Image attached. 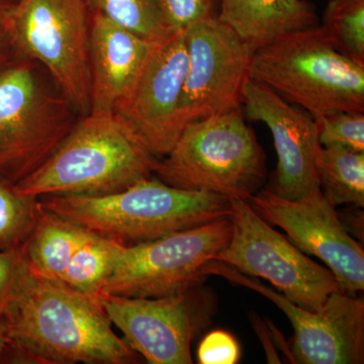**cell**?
I'll return each instance as SVG.
<instances>
[{
    "label": "cell",
    "mask_w": 364,
    "mask_h": 364,
    "mask_svg": "<svg viewBox=\"0 0 364 364\" xmlns=\"http://www.w3.org/2000/svg\"><path fill=\"white\" fill-rule=\"evenodd\" d=\"M6 350L25 363L135 364L136 353L112 329L98 299L35 274L21 262L0 309Z\"/></svg>",
    "instance_id": "6da1fadb"
},
{
    "label": "cell",
    "mask_w": 364,
    "mask_h": 364,
    "mask_svg": "<svg viewBox=\"0 0 364 364\" xmlns=\"http://www.w3.org/2000/svg\"><path fill=\"white\" fill-rule=\"evenodd\" d=\"M153 156L117 114L80 117L51 156L14 183L20 195L105 196L154 174Z\"/></svg>",
    "instance_id": "7a4b0ae2"
},
{
    "label": "cell",
    "mask_w": 364,
    "mask_h": 364,
    "mask_svg": "<svg viewBox=\"0 0 364 364\" xmlns=\"http://www.w3.org/2000/svg\"><path fill=\"white\" fill-rule=\"evenodd\" d=\"M39 200L59 217L124 245L155 240L231 214L227 196L173 188L153 176L109 195Z\"/></svg>",
    "instance_id": "3957f363"
},
{
    "label": "cell",
    "mask_w": 364,
    "mask_h": 364,
    "mask_svg": "<svg viewBox=\"0 0 364 364\" xmlns=\"http://www.w3.org/2000/svg\"><path fill=\"white\" fill-rule=\"evenodd\" d=\"M249 77L313 117L364 112V66L338 51L322 26L287 33L256 49Z\"/></svg>",
    "instance_id": "277c9868"
},
{
    "label": "cell",
    "mask_w": 364,
    "mask_h": 364,
    "mask_svg": "<svg viewBox=\"0 0 364 364\" xmlns=\"http://www.w3.org/2000/svg\"><path fill=\"white\" fill-rule=\"evenodd\" d=\"M154 174L173 188L246 200L264 183L267 166L239 107L186 124Z\"/></svg>",
    "instance_id": "5b68a950"
},
{
    "label": "cell",
    "mask_w": 364,
    "mask_h": 364,
    "mask_svg": "<svg viewBox=\"0 0 364 364\" xmlns=\"http://www.w3.org/2000/svg\"><path fill=\"white\" fill-rule=\"evenodd\" d=\"M79 117L39 63L14 57L0 71V176L16 183L30 176Z\"/></svg>",
    "instance_id": "8992f818"
},
{
    "label": "cell",
    "mask_w": 364,
    "mask_h": 364,
    "mask_svg": "<svg viewBox=\"0 0 364 364\" xmlns=\"http://www.w3.org/2000/svg\"><path fill=\"white\" fill-rule=\"evenodd\" d=\"M90 23L86 0H21L7 26L16 54L39 63L80 117L90 112Z\"/></svg>",
    "instance_id": "52a82bcc"
},
{
    "label": "cell",
    "mask_w": 364,
    "mask_h": 364,
    "mask_svg": "<svg viewBox=\"0 0 364 364\" xmlns=\"http://www.w3.org/2000/svg\"><path fill=\"white\" fill-rule=\"evenodd\" d=\"M230 200L231 238L213 261L268 280L287 299L313 312L323 308L330 294L342 291L331 270L272 229L245 200Z\"/></svg>",
    "instance_id": "ba28073f"
},
{
    "label": "cell",
    "mask_w": 364,
    "mask_h": 364,
    "mask_svg": "<svg viewBox=\"0 0 364 364\" xmlns=\"http://www.w3.org/2000/svg\"><path fill=\"white\" fill-rule=\"evenodd\" d=\"M229 218L135 245H124L102 294L163 298L188 291L231 238Z\"/></svg>",
    "instance_id": "9c48e42d"
},
{
    "label": "cell",
    "mask_w": 364,
    "mask_h": 364,
    "mask_svg": "<svg viewBox=\"0 0 364 364\" xmlns=\"http://www.w3.org/2000/svg\"><path fill=\"white\" fill-rule=\"evenodd\" d=\"M219 275L273 301L291 321L294 340L289 358L301 364L364 363V301L342 291L330 294L318 311H309L226 263L210 261L203 275Z\"/></svg>",
    "instance_id": "30bf717a"
},
{
    "label": "cell",
    "mask_w": 364,
    "mask_h": 364,
    "mask_svg": "<svg viewBox=\"0 0 364 364\" xmlns=\"http://www.w3.org/2000/svg\"><path fill=\"white\" fill-rule=\"evenodd\" d=\"M188 68L179 102L182 127L242 105L254 50L218 18L184 30Z\"/></svg>",
    "instance_id": "8fae6325"
},
{
    "label": "cell",
    "mask_w": 364,
    "mask_h": 364,
    "mask_svg": "<svg viewBox=\"0 0 364 364\" xmlns=\"http://www.w3.org/2000/svg\"><path fill=\"white\" fill-rule=\"evenodd\" d=\"M193 287L163 298L102 294L100 301L112 324L148 363L191 364V343L210 312L207 296Z\"/></svg>",
    "instance_id": "7c38bea8"
},
{
    "label": "cell",
    "mask_w": 364,
    "mask_h": 364,
    "mask_svg": "<svg viewBox=\"0 0 364 364\" xmlns=\"http://www.w3.org/2000/svg\"><path fill=\"white\" fill-rule=\"evenodd\" d=\"M246 202L265 221L284 230L299 250L326 263L342 293L355 296L363 291V249L321 191L293 200L267 188L249 196Z\"/></svg>",
    "instance_id": "4fadbf2b"
},
{
    "label": "cell",
    "mask_w": 364,
    "mask_h": 364,
    "mask_svg": "<svg viewBox=\"0 0 364 364\" xmlns=\"http://www.w3.org/2000/svg\"><path fill=\"white\" fill-rule=\"evenodd\" d=\"M188 68L184 31H171L154 43L130 97L117 112L156 158L168 154L183 130L178 107Z\"/></svg>",
    "instance_id": "5bb4252c"
},
{
    "label": "cell",
    "mask_w": 364,
    "mask_h": 364,
    "mask_svg": "<svg viewBox=\"0 0 364 364\" xmlns=\"http://www.w3.org/2000/svg\"><path fill=\"white\" fill-rule=\"evenodd\" d=\"M242 105L246 116L267 124L273 136L277 166L268 189L293 200L320 193L316 162L321 144L313 117L251 77L244 83Z\"/></svg>",
    "instance_id": "9a60e30c"
},
{
    "label": "cell",
    "mask_w": 364,
    "mask_h": 364,
    "mask_svg": "<svg viewBox=\"0 0 364 364\" xmlns=\"http://www.w3.org/2000/svg\"><path fill=\"white\" fill-rule=\"evenodd\" d=\"M155 42L91 14L90 112L117 114L130 97Z\"/></svg>",
    "instance_id": "2e32d148"
},
{
    "label": "cell",
    "mask_w": 364,
    "mask_h": 364,
    "mask_svg": "<svg viewBox=\"0 0 364 364\" xmlns=\"http://www.w3.org/2000/svg\"><path fill=\"white\" fill-rule=\"evenodd\" d=\"M218 20L254 51L282 35L318 23L315 6L306 0H220Z\"/></svg>",
    "instance_id": "e0dca14e"
},
{
    "label": "cell",
    "mask_w": 364,
    "mask_h": 364,
    "mask_svg": "<svg viewBox=\"0 0 364 364\" xmlns=\"http://www.w3.org/2000/svg\"><path fill=\"white\" fill-rule=\"evenodd\" d=\"M90 233L50 212L40 203L35 227L21 249L26 267L44 279L62 282L72 256Z\"/></svg>",
    "instance_id": "ac0fdd59"
},
{
    "label": "cell",
    "mask_w": 364,
    "mask_h": 364,
    "mask_svg": "<svg viewBox=\"0 0 364 364\" xmlns=\"http://www.w3.org/2000/svg\"><path fill=\"white\" fill-rule=\"evenodd\" d=\"M316 164L321 193L332 207H364V152L321 146Z\"/></svg>",
    "instance_id": "d6986e66"
},
{
    "label": "cell",
    "mask_w": 364,
    "mask_h": 364,
    "mask_svg": "<svg viewBox=\"0 0 364 364\" xmlns=\"http://www.w3.org/2000/svg\"><path fill=\"white\" fill-rule=\"evenodd\" d=\"M124 246L121 242L91 232L72 256L62 282L100 299Z\"/></svg>",
    "instance_id": "ffe728a7"
},
{
    "label": "cell",
    "mask_w": 364,
    "mask_h": 364,
    "mask_svg": "<svg viewBox=\"0 0 364 364\" xmlns=\"http://www.w3.org/2000/svg\"><path fill=\"white\" fill-rule=\"evenodd\" d=\"M91 14H102L150 42H158L172 30L158 0H86Z\"/></svg>",
    "instance_id": "44dd1931"
},
{
    "label": "cell",
    "mask_w": 364,
    "mask_h": 364,
    "mask_svg": "<svg viewBox=\"0 0 364 364\" xmlns=\"http://www.w3.org/2000/svg\"><path fill=\"white\" fill-rule=\"evenodd\" d=\"M39 198L20 195L14 182L0 176V251L18 252L37 220Z\"/></svg>",
    "instance_id": "7402d4cb"
},
{
    "label": "cell",
    "mask_w": 364,
    "mask_h": 364,
    "mask_svg": "<svg viewBox=\"0 0 364 364\" xmlns=\"http://www.w3.org/2000/svg\"><path fill=\"white\" fill-rule=\"evenodd\" d=\"M322 28L338 51L364 66V0H329Z\"/></svg>",
    "instance_id": "603a6c76"
},
{
    "label": "cell",
    "mask_w": 364,
    "mask_h": 364,
    "mask_svg": "<svg viewBox=\"0 0 364 364\" xmlns=\"http://www.w3.org/2000/svg\"><path fill=\"white\" fill-rule=\"evenodd\" d=\"M313 119L322 147L340 146L364 152L363 112H332Z\"/></svg>",
    "instance_id": "cb8c5ba5"
},
{
    "label": "cell",
    "mask_w": 364,
    "mask_h": 364,
    "mask_svg": "<svg viewBox=\"0 0 364 364\" xmlns=\"http://www.w3.org/2000/svg\"><path fill=\"white\" fill-rule=\"evenodd\" d=\"M167 26L184 31L198 21L218 18L220 0H158Z\"/></svg>",
    "instance_id": "d4e9b609"
},
{
    "label": "cell",
    "mask_w": 364,
    "mask_h": 364,
    "mask_svg": "<svg viewBox=\"0 0 364 364\" xmlns=\"http://www.w3.org/2000/svg\"><path fill=\"white\" fill-rule=\"evenodd\" d=\"M240 355L238 341L224 330L208 333L198 345V360L200 364H235Z\"/></svg>",
    "instance_id": "484cf974"
},
{
    "label": "cell",
    "mask_w": 364,
    "mask_h": 364,
    "mask_svg": "<svg viewBox=\"0 0 364 364\" xmlns=\"http://www.w3.org/2000/svg\"><path fill=\"white\" fill-rule=\"evenodd\" d=\"M23 262V252L0 251V309L6 303Z\"/></svg>",
    "instance_id": "4316f807"
},
{
    "label": "cell",
    "mask_w": 364,
    "mask_h": 364,
    "mask_svg": "<svg viewBox=\"0 0 364 364\" xmlns=\"http://www.w3.org/2000/svg\"><path fill=\"white\" fill-rule=\"evenodd\" d=\"M18 56L16 49L7 31H0V71Z\"/></svg>",
    "instance_id": "83f0119b"
},
{
    "label": "cell",
    "mask_w": 364,
    "mask_h": 364,
    "mask_svg": "<svg viewBox=\"0 0 364 364\" xmlns=\"http://www.w3.org/2000/svg\"><path fill=\"white\" fill-rule=\"evenodd\" d=\"M21 0H0V31H7L9 20Z\"/></svg>",
    "instance_id": "f1b7e54d"
},
{
    "label": "cell",
    "mask_w": 364,
    "mask_h": 364,
    "mask_svg": "<svg viewBox=\"0 0 364 364\" xmlns=\"http://www.w3.org/2000/svg\"><path fill=\"white\" fill-rule=\"evenodd\" d=\"M6 350V333H4V327L0 323V359Z\"/></svg>",
    "instance_id": "f546056e"
}]
</instances>
